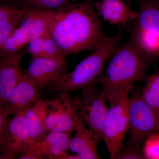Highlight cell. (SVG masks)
I'll use <instances>...</instances> for the list:
<instances>
[{"label": "cell", "instance_id": "7a4b0ae2", "mask_svg": "<svg viewBox=\"0 0 159 159\" xmlns=\"http://www.w3.org/2000/svg\"><path fill=\"white\" fill-rule=\"evenodd\" d=\"M150 58L131 39L119 46L107 63L99 83L101 89L107 93L117 89L133 87L144 77Z\"/></svg>", "mask_w": 159, "mask_h": 159}, {"label": "cell", "instance_id": "7c38bea8", "mask_svg": "<svg viewBox=\"0 0 159 159\" xmlns=\"http://www.w3.org/2000/svg\"><path fill=\"white\" fill-rule=\"evenodd\" d=\"M25 54L22 50L0 57V106L4 108L10 92L23 77L21 63Z\"/></svg>", "mask_w": 159, "mask_h": 159}, {"label": "cell", "instance_id": "8992f818", "mask_svg": "<svg viewBox=\"0 0 159 159\" xmlns=\"http://www.w3.org/2000/svg\"><path fill=\"white\" fill-rule=\"evenodd\" d=\"M129 145L140 147L151 135L159 133V113L151 108L141 94L129 99Z\"/></svg>", "mask_w": 159, "mask_h": 159}, {"label": "cell", "instance_id": "e0dca14e", "mask_svg": "<svg viewBox=\"0 0 159 159\" xmlns=\"http://www.w3.org/2000/svg\"><path fill=\"white\" fill-rule=\"evenodd\" d=\"M18 26L28 34L30 40L49 33L48 25L42 10L30 7L24 15Z\"/></svg>", "mask_w": 159, "mask_h": 159}, {"label": "cell", "instance_id": "4316f807", "mask_svg": "<svg viewBox=\"0 0 159 159\" xmlns=\"http://www.w3.org/2000/svg\"><path fill=\"white\" fill-rule=\"evenodd\" d=\"M10 115L7 109L0 106V142L9 122L8 118Z\"/></svg>", "mask_w": 159, "mask_h": 159}, {"label": "cell", "instance_id": "f1b7e54d", "mask_svg": "<svg viewBox=\"0 0 159 159\" xmlns=\"http://www.w3.org/2000/svg\"><path fill=\"white\" fill-rule=\"evenodd\" d=\"M2 159V149L0 148V159Z\"/></svg>", "mask_w": 159, "mask_h": 159}, {"label": "cell", "instance_id": "603a6c76", "mask_svg": "<svg viewBox=\"0 0 159 159\" xmlns=\"http://www.w3.org/2000/svg\"><path fill=\"white\" fill-rule=\"evenodd\" d=\"M27 7L17 9L11 6L0 5V27L9 23L19 14L25 11Z\"/></svg>", "mask_w": 159, "mask_h": 159}, {"label": "cell", "instance_id": "9c48e42d", "mask_svg": "<svg viewBox=\"0 0 159 159\" xmlns=\"http://www.w3.org/2000/svg\"><path fill=\"white\" fill-rule=\"evenodd\" d=\"M68 72L65 58L52 59L47 57L32 58L23 74L35 84L40 90H53Z\"/></svg>", "mask_w": 159, "mask_h": 159}, {"label": "cell", "instance_id": "8fae6325", "mask_svg": "<svg viewBox=\"0 0 159 159\" xmlns=\"http://www.w3.org/2000/svg\"><path fill=\"white\" fill-rule=\"evenodd\" d=\"M73 133L50 132L42 140L31 144L18 158L64 159L68 154Z\"/></svg>", "mask_w": 159, "mask_h": 159}, {"label": "cell", "instance_id": "d6986e66", "mask_svg": "<svg viewBox=\"0 0 159 159\" xmlns=\"http://www.w3.org/2000/svg\"><path fill=\"white\" fill-rule=\"evenodd\" d=\"M70 0H23L27 7L39 10L50 11L62 8Z\"/></svg>", "mask_w": 159, "mask_h": 159}, {"label": "cell", "instance_id": "5bb4252c", "mask_svg": "<svg viewBox=\"0 0 159 159\" xmlns=\"http://www.w3.org/2000/svg\"><path fill=\"white\" fill-rule=\"evenodd\" d=\"M74 134L69 143V150L79 159H100L97 145L100 140L82 122L77 120Z\"/></svg>", "mask_w": 159, "mask_h": 159}, {"label": "cell", "instance_id": "52a82bcc", "mask_svg": "<svg viewBox=\"0 0 159 159\" xmlns=\"http://www.w3.org/2000/svg\"><path fill=\"white\" fill-rule=\"evenodd\" d=\"M77 97L78 117L100 141H102V125L108 109L105 93L94 86L81 91Z\"/></svg>", "mask_w": 159, "mask_h": 159}, {"label": "cell", "instance_id": "277c9868", "mask_svg": "<svg viewBox=\"0 0 159 159\" xmlns=\"http://www.w3.org/2000/svg\"><path fill=\"white\" fill-rule=\"evenodd\" d=\"M133 87H126L106 94L109 103L102 125V140L110 158L115 159L123 146V141L129 128V94Z\"/></svg>", "mask_w": 159, "mask_h": 159}, {"label": "cell", "instance_id": "6da1fadb", "mask_svg": "<svg viewBox=\"0 0 159 159\" xmlns=\"http://www.w3.org/2000/svg\"><path fill=\"white\" fill-rule=\"evenodd\" d=\"M42 11L49 34L64 56L94 50L106 37L92 0Z\"/></svg>", "mask_w": 159, "mask_h": 159}, {"label": "cell", "instance_id": "ac0fdd59", "mask_svg": "<svg viewBox=\"0 0 159 159\" xmlns=\"http://www.w3.org/2000/svg\"><path fill=\"white\" fill-rule=\"evenodd\" d=\"M30 40L28 34L18 26L11 32L0 51V57L22 51L23 48L27 45Z\"/></svg>", "mask_w": 159, "mask_h": 159}, {"label": "cell", "instance_id": "9a60e30c", "mask_svg": "<svg viewBox=\"0 0 159 159\" xmlns=\"http://www.w3.org/2000/svg\"><path fill=\"white\" fill-rule=\"evenodd\" d=\"M95 8L98 16L111 25L123 26L138 15L122 0H102L95 4Z\"/></svg>", "mask_w": 159, "mask_h": 159}, {"label": "cell", "instance_id": "ffe728a7", "mask_svg": "<svg viewBox=\"0 0 159 159\" xmlns=\"http://www.w3.org/2000/svg\"><path fill=\"white\" fill-rule=\"evenodd\" d=\"M144 142V158L159 159V133L151 135Z\"/></svg>", "mask_w": 159, "mask_h": 159}, {"label": "cell", "instance_id": "7402d4cb", "mask_svg": "<svg viewBox=\"0 0 159 159\" xmlns=\"http://www.w3.org/2000/svg\"><path fill=\"white\" fill-rule=\"evenodd\" d=\"M29 9V7H27L25 11L19 14L5 25L0 27V51L2 48L11 32L19 25L23 16Z\"/></svg>", "mask_w": 159, "mask_h": 159}, {"label": "cell", "instance_id": "484cf974", "mask_svg": "<svg viewBox=\"0 0 159 159\" xmlns=\"http://www.w3.org/2000/svg\"><path fill=\"white\" fill-rule=\"evenodd\" d=\"M45 35L31 40L27 44V50L32 58L43 57Z\"/></svg>", "mask_w": 159, "mask_h": 159}, {"label": "cell", "instance_id": "30bf717a", "mask_svg": "<svg viewBox=\"0 0 159 159\" xmlns=\"http://www.w3.org/2000/svg\"><path fill=\"white\" fill-rule=\"evenodd\" d=\"M25 111L14 115L8 122L0 142L2 159L19 157L32 144L25 121Z\"/></svg>", "mask_w": 159, "mask_h": 159}, {"label": "cell", "instance_id": "83f0119b", "mask_svg": "<svg viewBox=\"0 0 159 159\" xmlns=\"http://www.w3.org/2000/svg\"><path fill=\"white\" fill-rule=\"evenodd\" d=\"M146 86L159 94V72L148 77L146 81Z\"/></svg>", "mask_w": 159, "mask_h": 159}, {"label": "cell", "instance_id": "cb8c5ba5", "mask_svg": "<svg viewBox=\"0 0 159 159\" xmlns=\"http://www.w3.org/2000/svg\"><path fill=\"white\" fill-rule=\"evenodd\" d=\"M143 152L140 150V147L124 145L116 156V159H140L144 158Z\"/></svg>", "mask_w": 159, "mask_h": 159}, {"label": "cell", "instance_id": "2e32d148", "mask_svg": "<svg viewBox=\"0 0 159 159\" xmlns=\"http://www.w3.org/2000/svg\"><path fill=\"white\" fill-rule=\"evenodd\" d=\"M49 100L40 99L25 113L26 126L32 144L42 140L48 133L46 124Z\"/></svg>", "mask_w": 159, "mask_h": 159}, {"label": "cell", "instance_id": "3957f363", "mask_svg": "<svg viewBox=\"0 0 159 159\" xmlns=\"http://www.w3.org/2000/svg\"><path fill=\"white\" fill-rule=\"evenodd\" d=\"M122 29L120 27L114 35L106 36L92 54L64 76L53 90L70 93L81 92L99 84L107 61L119 46Z\"/></svg>", "mask_w": 159, "mask_h": 159}, {"label": "cell", "instance_id": "ba28073f", "mask_svg": "<svg viewBox=\"0 0 159 159\" xmlns=\"http://www.w3.org/2000/svg\"><path fill=\"white\" fill-rule=\"evenodd\" d=\"M49 100L46 124L48 132H74L78 119V97L60 93Z\"/></svg>", "mask_w": 159, "mask_h": 159}, {"label": "cell", "instance_id": "5b68a950", "mask_svg": "<svg viewBox=\"0 0 159 159\" xmlns=\"http://www.w3.org/2000/svg\"><path fill=\"white\" fill-rule=\"evenodd\" d=\"M130 39L143 54L159 56V0H139Z\"/></svg>", "mask_w": 159, "mask_h": 159}, {"label": "cell", "instance_id": "d4e9b609", "mask_svg": "<svg viewBox=\"0 0 159 159\" xmlns=\"http://www.w3.org/2000/svg\"><path fill=\"white\" fill-rule=\"evenodd\" d=\"M141 96L144 101L149 107L159 113V94L145 86Z\"/></svg>", "mask_w": 159, "mask_h": 159}, {"label": "cell", "instance_id": "44dd1931", "mask_svg": "<svg viewBox=\"0 0 159 159\" xmlns=\"http://www.w3.org/2000/svg\"><path fill=\"white\" fill-rule=\"evenodd\" d=\"M43 57L52 59L65 58L59 47L49 33L46 34L44 38Z\"/></svg>", "mask_w": 159, "mask_h": 159}, {"label": "cell", "instance_id": "4fadbf2b", "mask_svg": "<svg viewBox=\"0 0 159 159\" xmlns=\"http://www.w3.org/2000/svg\"><path fill=\"white\" fill-rule=\"evenodd\" d=\"M41 99L39 89L23 74L10 92L6 108L10 115L14 116L25 111Z\"/></svg>", "mask_w": 159, "mask_h": 159}]
</instances>
